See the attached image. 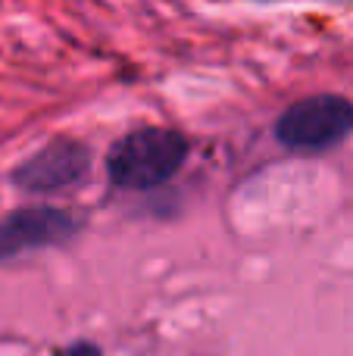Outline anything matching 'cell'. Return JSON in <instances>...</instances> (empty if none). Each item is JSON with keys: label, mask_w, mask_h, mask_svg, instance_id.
<instances>
[{"label": "cell", "mask_w": 353, "mask_h": 356, "mask_svg": "<svg viewBox=\"0 0 353 356\" xmlns=\"http://www.w3.org/2000/svg\"><path fill=\"white\" fill-rule=\"evenodd\" d=\"M88 172H91V147L72 138H56L35 156H28L13 172V181L31 194H50L85 181Z\"/></svg>", "instance_id": "3957f363"}, {"label": "cell", "mask_w": 353, "mask_h": 356, "mask_svg": "<svg viewBox=\"0 0 353 356\" xmlns=\"http://www.w3.org/2000/svg\"><path fill=\"white\" fill-rule=\"evenodd\" d=\"M75 228H79V222L66 209H16L0 222V263H10V259H19L25 253L44 250L54 244H66L75 234Z\"/></svg>", "instance_id": "277c9868"}, {"label": "cell", "mask_w": 353, "mask_h": 356, "mask_svg": "<svg viewBox=\"0 0 353 356\" xmlns=\"http://www.w3.org/2000/svg\"><path fill=\"white\" fill-rule=\"evenodd\" d=\"M353 131V104L338 94H316L291 104L275 122V138L291 150H325Z\"/></svg>", "instance_id": "7a4b0ae2"}, {"label": "cell", "mask_w": 353, "mask_h": 356, "mask_svg": "<svg viewBox=\"0 0 353 356\" xmlns=\"http://www.w3.org/2000/svg\"><path fill=\"white\" fill-rule=\"evenodd\" d=\"M60 356H100V350L94 344H88V341H79V344H72V347H66Z\"/></svg>", "instance_id": "5b68a950"}, {"label": "cell", "mask_w": 353, "mask_h": 356, "mask_svg": "<svg viewBox=\"0 0 353 356\" xmlns=\"http://www.w3.org/2000/svg\"><path fill=\"white\" fill-rule=\"evenodd\" d=\"M188 138L172 129H138L110 147L106 172L116 188L147 191L179 172L188 160Z\"/></svg>", "instance_id": "6da1fadb"}]
</instances>
